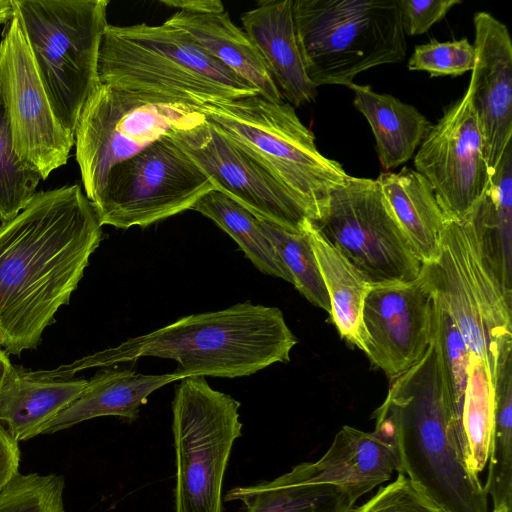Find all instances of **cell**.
Instances as JSON below:
<instances>
[{
	"instance_id": "obj_1",
	"label": "cell",
	"mask_w": 512,
	"mask_h": 512,
	"mask_svg": "<svg viewBox=\"0 0 512 512\" xmlns=\"http://www.w3.org/2000/svg\"><path fill=\"white\" fill-rule=\"evenodd\" d=\"M102 240V225L79 185L38 192L0 226V347L36 348L70 302Z\"/></svg>"
},
{
	"instance_id": "obj_2",
	"label": "cell",
	"mask_w": 512,
	"mask_h": 512,
	"mask_svg": "<svg viewBox=\"0 0 512 512\" xmlns=\"http://www.w3.org/2000/svg\"><path fill=\"white\" fill-rule=\"evenodd\" d=\"M297 339L276 307L238 303L223 310L192 314L119 345L52 370L47 377L71 378L85 369L109 367L158 357L177 362L173 372L191 376L235 378L272 364L290 361Z\"/></svg>"
},
{
	"instance_id": "obj_3",
	"label": "cell",
	"mask_w": 512,
	"mask_h": 512,
	"mask_svg": "<svg viewBox=\"0 0 512 512\" xmlns=\"http://www.w3.org/2000/svg\"><path fill=\"white\" fill-rule=\"evenodd\" d=\"M375 430L394 447L399 472L445 512H489L478 474L466 465L445 398L433 343L390 381L373 412Z\"/></svg>"
},
{
	"instance_id": "obj_4",
	"label": "cell",
	"mask_w": 512,
	"mask_h": 512,
	"mask_svg": "<svg viewBox=\"0 0 512 512\" xmlns=\"http://www.w3.org/2000/svg\"><path fill=\"white\" fill-rule=\"evenodd\" d=\"M97 73L100 84L194 108L259 95L252 84L166 21L161 25L108 24L99 46Z\"/></svg>"
},
{
	"instance_id": "obj_5",
	"label": "cell",
	"mask_w": 512,
	"mask_h": 512,
	"mask_svg": "<svg viewBox=\"0 0 512 512\" xmlns=\"http://www.w3.org/2000/svg\"><path fill=\"white\" fill-rule=\"evenodd\" d=\"M196 108L282 185L312 221L349 177L339 162L322 155L313 132L288 102H271L259 94Z\"/></svg>"
},
{
	"instance_id": "obj_6",
	"label": "cell",
	"mask_w": 512,
	"mask_h": 512,
	"mask_svg": "<svg viewBox=\"0 0 512 512\" xmlns=\"http://www.w3.org/2000/svg\"><path fill=\"white\" fill-rule=\"evenodd\" d=\"M420 277L459 329L470 356L487 367L495 384L512 361V293L483 257L468 216L445 218L437 258Z\"/></svg>"
},
{
	"instance_id": "obj_7",
	"label": "cell",
	"mask_w": 512,
	"mask_h": 512,
	"mask_svg": "<svg viewBox=\"0 0 512 512\" xmlns=\"http://www.w3.org/2000/svg\"><path fill=\"white\" fill-rule=\"evenodd\" d=\"M292 10L305 71L316 87H348L359 73L406 57L398 0H294Z\"/></svg>"
},
{
	"instance_id": "obj_8",
	"label": "cell",
	"mask_w": 512,
	"mask_h": 512,
	"mask_svg": "<svg viewBox=\"0 0 512 512\" xmlns=\"http://www.w3.org/2000/svg\"><path fill=\"white\" fill-rule=\"evenodd\" d=\"M38 74L61 126L74 137L97 86L108 0H14Z\"/></svg>"
},
{
	"instance_id": "obj_9",
	"label": "cell",
	"mask_w": 512,
	"mask_h": 512,
	"mask_svg": "<svg viewBox=\"0 0 512 512\" xmlns=\"http://www.w3.org/2000/svg\"><path fill=\"white\" fill-rule=\"evenodd\" d=\"M204 114L186 103L99 84L75 131L76 160L91 201L115 165L169 133L196 127Z\"/></svg>"
},
{
	"instance_id": "obj_10",
	"label": "cell",
	"mask_w": 512,
	"mask_h": 512,
	"mask_svg": "<svg viewBox=\"0 0 512 512\" xmlns=\"http://www.w3.org/2000/svg\"><path fill=\"white\" fill-rule=\"evenodd\" d=\"M240 403L203 376L180 380L172 401L175 512H222V486L242 434Z\"/></svg>"
},
{
	"instance_id": "obj_11",
	"label": "cell",
	"mask_w": 512,
	"mask_h": 512,
	"mask_svg": "<svg viewBox=\"0 0 512 512\" xmlns=\"http://www.w3.org/2000/svg\"><path fill=\"white\" fill-rule=\"evenodd\" d=\"M215 190L210 178L169 135L115 165L90 201L101 225L147 227Z\"/></svg>"
},
{
	"instance_id": "obj_12",
	"label": "cell",
	"mask_w": 512,
	"mask_h": 512,
	"mask_svg": "<svg viewBox=\"0 0 512 512\" xmlns=\"http://www.w3.org/2000/svg\"><path fill=\"white\" fill-rule=\"evenodd\" d=\"M313 223L372 286L420 275L422 263L374 179L349 175Z\"/></svg>"
},
{
	"instance_id": "obj_13",
	"label": "cell",
	"mask_w": 512,
	"mask_h": 512,
	"mask_svg": "<svg viewBox=\"0 0 512 512\" xmlns=\"http://www.w3.org/2000/svg\"><path fill=\"white\" fill-rule=\"evenodd\" d=\"M0 92L17 155L45 180L66 164L75 138L52 110L16 11L0 42Z\"/></svg>"
},
{
	"instance_id": "obj_14",
	"label": "cell",
	"mask_w": 512,
	"mask_h": 512,
	"mask_svg": "<svg viewBox=\"0 0 512 512\" xmlns=\"http://www.w3.org/2000/svg\"><path fill=\"white\" fill-rule=\"evenodd\" d=\"M414 166L432 186L445 218L463 219L481 199L491 174L469 87L431 125Z\"/></svg>"
},
{
	"instance_id": "obj_15",
	"label": "cell",
	"mask_w": 512,
	"mask_h": 512,
	"mask_svg": "<svg viewBox=\"0 0 512 512\" xmlns=\"http://www.w3.org/2000/svg\"><path fill=\"white\" fill-rule=\"evenodd\" d=\"M210 178L218 190L256 217L300 232L306 211L267 171L207 120L191 129L168 134Z\"/></svg>"
},
{
	"instance_id": "obj_16",
	"label": "cell",
	"mask_w": 512,
	"mask_h": 512,
	"mask_svg": "<svg viewBox=\"0 0 512 512\" xmlns=\"http://www.w3.org/2000/svg\"><path fill=\"white\" fill-rule=\"evenodd\" d=\"M433 295L422 278L371 286L363 304V352L391 381L427 352L433 337Z\"/></svg>"
},
{
	"instance_id": "obj_17",
	"label": "cell",
	"mask_w": 512,
	"mask_h": 512,
	"mask_svg": "<svg viewBox=\"0 0 512 512\" xmlns=\"http://www.w3.org/2000/svg\"><path fill=\"white\" fill-rule=\"evenodd\" d=\"M475 65L468 87L490 174L512 136V43L507 26L488 12L473 17Z\"/></svg>"
},
{
	"instance_id": "obj_18",
	"label": "cell",
	"mask_w": 512,
	"mask_h": 512,
	"mask_svg": "<svg viewBox=\"0 0 512 512\" xmlns=\"http://www.w3.org/2000/svg\"><path fill=\"white\" fill-rule=\"evenodd\" d=\"M307 483L333 485L357 500L399 472L394 447L376 432L344 425L315 462L295 465Z\"/></svg>"
},
{
	"instance_id": "obj_19",
	"label": "cell",
	"mask_w": 512,
	"mask_h": 512,
	"mask_svg": "<svg viewBox=\"0 0 512 512\" xmlns=\"http://www.w3.org/2000/svg\"><path fill=\"white\" fill-rule=\"evenodd\" d=\"M293 0H264L241 15L244 31L262 58L280 94L293 107L314 101L297 42Z\"/></svg>"
},
{
	"instance_id": "obj_20",
	"label": "cell",
	"mask_w": 512,
	"mask_h": 512,
	"mask_svg": "<svg viewBox=\"0 0 512 512\" xmlns=\"http://www.w3.org/2000/svg\"><path fill=\"white\" fill-rule=\"evenodd\" d=\"M87 383L84 378H52L12 366L0 390V421L15 441L33 438L80 396Z\"/></svg>"
},
{
	"instance_id": "obj_21",
	"label": "cell",
	"mask_w": 512,
	"mask_h": 512,
	"mask_svg": "<svg viewBox=\"0 0 512 512\" xmlns=\"http://www.w3.org/2000/svg\"><path fill=\"white\" fill-rule=\"evenodd\" d=\"M181 379L173 372L145 375L129 369L102 370L88 380L80 396L51 420L42 434H52L102 416L134 421L151 393Z\"/></svg>"
},
{
	"instance_id": "obj_22",
	"label": "cell",
	"mask_w": 512,
	"mask_h": 512,
	"mask_svg": "<svg viewBox=\"0 0 512 512\" xmlns=\"http://www.w3.org/2000/svg\"><path fill=\"white\" fill-rule=\"evenodd\" d=\"M166 22L187 33L207 54L252 84L262 97L283 102L248 35L231 21L226 11L204 14L177 11Z\"/></svg>"
},
{
	"instance_id": "obj_23",
	"label": "cell",
	"mask_w": 512,
	"mask_h": 512,
	"mask_svg": "<svg viewBox=\"0 0 512 512\" xmlns=\"http://www.w3.org/2000/svg\"><path fill=\"white\" fill-rule=\"evenodd\" d=\"M348 88L353 91L355 108L371 127L381 166L390 170L410 160L431 127L426 116L392 95L375 92L369 85L353 82Z\"/></svg>"
},
{
	"instance_id": "obj_24",
	"label": "cell",
	"mask_w": 512,
	"mask_h": 512,
	"mask_svg": "<svg viewBox=\"0 0 512 512\" xmlns=\"http://www.w3.org/2000/svg\"><path fill=\"white\" fill-rule=\"evenodd\" d=\"M375 180L421 263L435 260L445 217L430 183L408 167L381 172Z\"/></svg>"
},
{
	"instance_id": "obj_25",
	"label": "cell",
	"mask_w": 512,
	"mask_h": 512,
	"mask_svg": "<svg viewBox=\"0 0 512 512\" xmlns=\"http://www.w3.org/2000/svg\"><path fill=\"white\" fill-rule=\"evenodd\" d=\"M468 217L482 255L502 287L512 293V144Z\"/></svg>"
},
{
	"instance_id": "obj_26",
	"label": "cell",
	"mask_w": 512,
	"mask_h": 512,
	"mask_svg": "<svg viewBox=\"0 0 512 512\" xmlns=\"http://www.w3.org/2000/svg\"><path fill=\"white\" fill-rule=\"evenodd\" d=\"M302 229L312 246L329 296L331 321L344 340L363 351L362 310L372 285L321 235L310 218L304 220Z\"/></svg>"
},
{
	"instance_id": "obj_27",
	"label": "cell",
	"mask_w": 512,
	"mask_h": 512,
	"mask_svg": "<svg viewBox=\"0 0 512 512\" xmlns=\"http://www.w3.org/2000/svg\"><path fill=\"white\" fill-rule=\"evenodd\" d=\"M225 501L246 512H351L355 502L340 488L305 482L295 466L270 481L232 488Z\"/></svg>"
},
{
	"instance_id": "obj_28",
	"label": "cell",
	"mask_w": 512,
	"mask_h": 512,
	"mask_svg": "<svg viewBox=\"0 0 512 512\" xmlns=\"http://www.w3.org/2000/svg\"><path fill=\"white\" fill-rule=\"evenodd\" d=\"M230 235L245 256L263 273L292 283V277L273 244L263 232L258 218L226 194L212 190L191 208Z\"/></svg>"
},
{
	"instance_id": "obj_29",
	"label": "cell",
	"mask_w": 512,
	"mask_h": 512,
	"mask_svg": "<svg viewBox=\"0 0 512 512\" xmlns=\"http://www.w3.org/2000/svg\"><path fill=\"white\" fill-rule=\"evenodd\" d=\"M433 300L432 343L440 368L445 398L465 460L466 446L462 426V413L468 380L470 353L463 336L445 306L434 295Z\"/></svg>"
},
{
	"instance_id": "obj_30",
	"label": "cell",
	"mask_w": 512,
	"mask_h": 512,
	"mask_svg": "<svg viewBox=\"0 0 512 512\" xmlns=\"http://www.w3.org/2000/svg\"><path fill=\"white\" fill-rule=\"evenodd\" d=\"M495 389L485 364L470 356L462 413L466 465L479 474L485 468L494 426Z\"/></svg>"
},
{
	"instance_id": "obj_31",
	"label": "cell",
	"mask_w": 512,
	"mask_h": 512,
	"mask_svg": "<svg viewBox=\"0 0 512 512\" xmlns=\"http://www.w3.org/2000/svg\"><path fill=\"white\" fill-rule=\"evenodd\" d=\"M494 389V426L484 488L493 509L512 510V361L503 368Z\"/></svg>"
},
{
	"instance_id": "obj_32",
	"label": "cell",
	"mask_w": 512,
	"mask_h": 512,
	"mask_svg": "<svg viewBox=\"0 0 512 512\" xmlns=\"http://www.w3.org/2000/svg\"><path fill=\"white\" fill-rule=\"evenodd\" d=\"M257 218L289 271L295 288L310 303L330 313L329 296L312 246L302 227L300 232H290L266 219Z\"/></svg>"
},
{
	"instance_id": "obj_33",
	"label": "cell",
	"mask_w": 512,
	"mask_h": 512,
	"mask_svg": "<svg viewBox=\"0 0 512 512\" xmlns=\"http://www.w3.org/2000/svg\"><path fill=\"white\" fill-rule=\"evenodd\" d=\"M41 175L23 162L14 148L11 127L0 92V221L17 216L32 200Z\"/></svg>"
},
{
	"instance_id": "obj_34",
	"label": "cell",
	"mask_w": 512,
	"mask_h": 512,
	"mask_svg": "<svg viewBox=\"0 0 512 512\" xmlns=\"http://www.w3.org/2000/svg\"><path fill=\"white\" fill-rule=\"evenodd\" d=\"M64 478L16 474L0 491V512H65Z\"/></svg>"
},
{
	"instance_id": "obj_35",
	"label": "cell",
	"mask_w": 512,
	"mask_h": 512,
	"mask_svg": "<svg viewBox=\"0 0 512 512\" xmlns=\"http://www.w3.org/2000/svg\"><path fill=\"white\" fill-rule=\"evenodd\" d=\"M476 51L467 38L440 42L435 39L417 45L408 60L411 71H425L430 76H459L472 71Z\"/></svg>"
},
{
	"instance_id": "obj_36",
	"label": "cell",
	"mask_w": 512,
	"mask_h": 512,
	"mask_svg": "<svg viewBox=\"0 0 512 512\" xmlns=\"http://www.w3.org/2000/svg\"><path fill=\"white\" fill-rule=\"evenodd\" d=\"M351 512H445L404 474Z\"/></svg>"
},
{
	"instance_id": "obj_37",
	"label": "cell",
	"mask_w": 512,
	"mask_h": 512,
	"mask_svg": "<svg viewBox=\"0 0 512 512\" xmlns=\"http://www.w3.org/2000/svg\"><path fill=\"white\" fill-rule=\"evenodd\" d=\"M404 34L422 35L446 14L460 0H398Z\"/></svg>"
},
{
	"instance_id": "obj_38",
	"label": "cell",
	"mask_w": 512,
	"mask_h": 512,
	"mask_svg": "<svg viewBox=\"0 0 512 512\" xmlns=\"http://www.w3.org/2000/svg\"><path fill=\"white\" fill-rule=\"evenodd\" d=\"M19 462L18 442L0 424V491L19 473Z\"/></svg>"
},
{
	"instance_id": "obj_39",
	"label": "cell",
	"mask_w": 512,
	"mask_h": 512,
	"mask_svg": "<svg viewBox=\"0 0 512 512\" xmlns=\"http://www.w3.org/2000/svg\"><path fill=\"white\" fill-rule=\"evenodd\" d=\"M159 3L177 8L179 11L194 14L220 13L225 11L223 3L219 0H160Z\"/></svg>"
},
{
	"instance_id": "obj_40",
	"label": "cell",
	"mask_w": 512,
	"mask_h": 512,
	"mask_svg": "<svg viewBox=\"0 0 512 512\" xmlns=\"http://www.w3.org/2000/svg\"><path fill=\"white\" fill-rule=\"evenodd\" d=\"M16 11L14 0H0V24L9 23Z\"/></svg>"
},
{
	"instance_id": "obj_41",
	"label": "cell",
	"mask_w": 512,
	"mask_h": 512,
	"mask_svg": "<svg viewBox=\"0 0 512 512\" xmlns=\"http://www.w3.org/2000/svg\"><path fill=\"white\" fill-rule=\"evenodd\" d=\"M12 366L8 353L0 348V390Z\"/></svg>"
},
{
	"instance_id": "obj_42",
	"label": "cell",
	"mask_w": 512,
	"mask_h": 512,
	"mask_svg": "<svg viewBox=\"0 0 512 512\" xmlns=\"http://www.w3.org/2000/svg\"><path fill=\"white\" fill-rule=\"evenodd\" d=\"M492 512H512V510L507 507H499L497 509H493Z\"/></svg>"
}]
</instances>
